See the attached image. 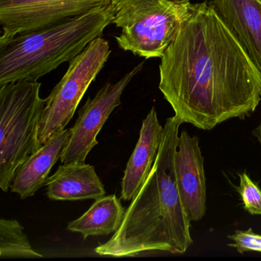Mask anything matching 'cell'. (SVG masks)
I'll list each match as a JSON object with an SVG mask.
<instances>
[{
  "instance_id": "cell-1",
  "label": "cell",
  "mask_w": 261,
  "mask_h": 261,
  "mask_svg": "<svg viewBox=\"0 0 261 261\" xmlns=\"http://www.w3.org/2000/svg\"><path fill=\"white\" fill-rule=\"evenodd\" d=\"M160 59L159 88L183 123L211 130L260 102L261 73L207 3L192 4Z\"/></svg>"
},
{
  "instance_id": "cell-2",
  "label": "cell",
  "mask_w": 261,
  "mask_h": 261,
  "mask_svg": "<svg viewBox=\"0 0 261 261\" xmlns=\"http://www.w3.org/2000/svg\"><path fill=\"white\" fill-rule=\"evenodd\" d=\"M176 117L166 120L155 163L125 211L111 239L94 249L100 256L132 257L149 251L182 254L192 244L191 221L181 204L175 175L178 129Z\"/></svg>"
},
{
  "instance_id": "cell-3",
  "label": "cell",
  "mask_w": 261,
  "mask_h": 261,
  "mask_svg": "<svg viewBox=\"0 0 261 261\" xmlns=\"http://www.w3.org/2000/svg\"><path fill=\"white\" fill-rule=\"evenodd\" d=\"M111 4L51 27L0 41V86L38 81L70 62L113 24Z\"/></svg>"
},
{
  "instance_id": "cell-4",
  "label": "cell",
  "mask_w": 261,
  "mask_h": 261,
  "mask_svg": "<svg viewBox=\"0 0 261 261\" xmlns=\"http://www.w3.org/2000/svg\"><path fill=\"white\" fill-rule=\"evenodd\" d=\"M41 83L21 81L0 86V188L7 192L18 168L41 147L38 134L46 99Z\"/></svg>"
},
{
  "instance_id": "cell-5",
  "label": "cell",
  "mask_w": 261,
  "mask_h": 261,
  "mask_svg": "<svg viewBox=\"0 0 261 261\" xmlns=\"http://www.w3.org/2000/svg\"><path fill=\"white\" fill-rule=\"evenodd\" d=\"M190 2L111 0L117 45L145 59L161 58L190 14Z\"/></svg>"
},
{
  "instance_id": "cell-6",
  "label": "cell",
  "mask_w": 261,
  "mask_h": 261,
  "mask_svg": "<svg viewBox=\"0 0 261 261\" xmlns=\"http://www.w3.org/2000/svg\"><path fill=\"white\" fill-rule=\"evenodd\" d=\"M111 53L108 41L97 38L69 62L62 80L45 98L46 103L38 134L41 146L65 129L82 97L103 69Z\"/></svg>"
},
{
  "instance_id": "cell-7",
  "label": "cell",
  "mask_w": 261,
  "mask_h": 261,
  "mask_svg": "<svg viewBox=\"0 0 261 261\" xmlns=\"http://www.w3.org/2000/svg\"><path fill=\"white\" fill-rule=\"evenodd\" d=\"M111 0H0V41L51 27Z\"/></svg>"
},
{
  "instance_id": "cell-8",
  "label": "cell",
  "mask_w": 261,
  "mask_h": 261,
  "mask_svg": "<svg viewBox=\"0 0 261 261\" xmlns=\"http://www.w3.org/2000/svg\"><path fill=\"white\" fill-rule=\"evenodd\" d=\"M144 62L137 65L117 83L108 82L94 98L91 97L81 108L71 136L61 156L62 163H85L88 153L98 144L97 137L115 108L120 106V97L131 80L143 69Z\"/></svg>"
},
{
  "instance_id": "cell-9",
  "label": "cell",
  "mask_w": 261,
  "mask_h": 261,
  "mask_svg": "<svg viewBox=\"0 0 261 261\" xmlns=\"http://www.w3.org/2000/svg\"><path fill=\"white\" fill-rule=\"evenodd\" d=\"M175 167L177 186L188 218L191 222L200 221L207 210L204 158L199 139L185 130L178 137Z\"/></svg>"
},
{
  "instance_id": "cell-10",
  "label": "cell",
  "mask_w": 261,
  "mask_h": 261,
  "mask_svg": "<svg viewBox=\"0 0 261 261\" xmlns=\"http://www.w3.org/2000/svg\"><path fill=\"white\" fill-rule=\"evenodd\" d=\"M209 4L261 73L260 1L212 0Z\"/></svg>"
},
{
  "instance_id": "cell-11",
  "label": "cell",
  "mask_w": 261,
  "mask_h": 261,
  "mask_svg": "<svg viewBox=\"0 0 261 261\" xmlns=\"http://www.w3.org/2000/svg\"><path fill=\"white\" fill-rule=\"evenodd\" d=\"M163 129L152 107L143 120L140 137L128 160L121 183L120 199L132 201L144 184L155 163L163 139Z\"/></svg>"
},
{
  "instance_id": "cell-12",
  "label": "cell",
  "mask_w": 261,
  "mask_h": 261,
  "mask_svg": "<svg viewBox=\"0 0 261 261\" xmlns=\"http://www.w3.org/2000/svg\"><path fill=\"white\" fill-rule=\"evenodd\" d=\"M71 136V128L64 129L42 145L18 168L11 191L22 199L33 196L45 186L53 166L61 159Z\"/></svg>"
},
{
  "instance_id": "cell-13",
  "label": "cell",
  "mask_w": 261,
  "mask_h": 261,
  "mask_svg": "<svg viewBox=\"0 0 261 261\" xmlns=\"http://www.w3.org/2000/svg\"><path fill=\"white\" fill-rule=\"evenodd\" d=\"M45 186L47 196L56 201L97 199L106 194L94 166L79 162L59 166Z\"/></svg>"
},
{
  "instance_id": "cell-14",
  "label": "cell",
  "mask_w": 261,
  "mask_h": 261,
  "mask_svg": "<svg viewBox=\"0 0 261 261\" xmlns=\"http://www.w3.org/2000/svg\"><path fill=\"white\" fill-rule=\"evenodd\" d=\"M125 211L116 195L102 196L82 216L68 223L67 228L80 233L84 239L114 233L123 221Z\"/></svg>"
},
{
  "instance_id": "cell-15",
  "label": "cell",
  "mask_w": 261,
  "mask_h": 261,
  "mask_svg": "<svg viewBox=\"0 0 261 261\" xmlns=\"http://www.w3.org/2000/svg\"><path fill=\"white\" fill-rule=\"evenodd\" d=\"M20 223L16 220H0V258L36 259L43 256L35 251Z\"/></svg>"
},
{
  "instance_id": "cell-16",
  "label": "cell",
  "mask_w": 261,
  "mask_h": 261,
  "mask_svg": "<svg viewBox=\"0 0 261 261\" xmlns=\"http://www.w3.org/2000/svg\"><path fill=\"white\" fill-rule=\"evenodd\" d=\"M240 184L235 188L241 196L244 209L250 215H261V189L244 171L239 174Z\"/></svg>"
},
{
  "instance_id": "cell-17",
  "label": "cell",
  "mask_w": 261,
  "mask_h": 261,
  "mask_svg": "<svg viewBox=\"0 0 261 261\" xmlns=\"http://www.w3.org/2000/svg\"><path fill=\"white\" fill-rule=\"evenodd\" d=\"M227 238L233 243L229 244V247L236 249L240 253L247 251H257L261 253V234H256L252 228L247 230H235L233 234Z\"/></svg>"
},
{
  "instance_id": "cell-18",
  "label": "cell",
  "mask_w": 261,
  "mask_h": 261,
  "mask_svg": "<svg viewBox=\"0 0 261 261\" xmlns=\"http://www.w3.org/2000/svg\"><path fill=\"white\" fill-rule=\"evenodd\" d=\"M253 137H256L261 146V123L253 130Z\"/></svg>"
},
{
  "instance_id": "cell-19",
  "label": "cell",
  "mask_w": 261,
  "mask_h": 261,
  "mask_svg": "<svg viewBox=\"0 0 261 261\" xmlns=\"http://www.w3.org/2000/svg\"><path fill=\"white\" fill-rule=\"evenodd\" d=\"M172 1H176V2H189L190 0H172Z\"/></svg>"
},
{
  "instance_id": "cell-20",
  "label": "cell",
  "mask_w": 261,
  "mask_h": 261,
  "mask_svg": "<svg viewBox=\"0 0 261 261\" xmlns=\"http://www.w3.org/2000/svg\"><path fill=\"white\" fill-rule=\"evenodd\" d=\"M259 1H260V2H261V0H259Z\"/></svg>"
}]
</instances>
